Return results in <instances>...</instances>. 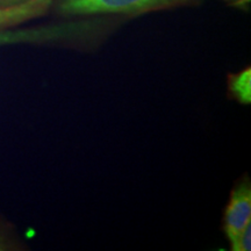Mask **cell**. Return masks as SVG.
Returning a JSON list of instances; mask_svg holds the SVG:
<instances>
[{
  "label": "cell",
  "mask_w": 251,
  "mask_h": 251,
  "mask_svg": "<svg viewBox=\"0 0 251 251\" xmlns=\"http://www.w3.org/2000/svg\"><path fill=\"white\" fill-rule=\"evenodd\" d=\"M236 5H247L250 0H233Z\"/></svg>",
  "instance_id": "7"
},
{
  "label": "cell",
  "mask_w": 251,
  "mask_h": 251,
  "mask_svg": "<svg viewBox=\"0 0 251 251\" xmlns=\"http://www.w3.org/2000/svg\"><path fill=\"white\" fill-rule=\"evenodd\" d=\"M199 0H54L52 8L64 18L135 17L196 4Z\"/></svg>",
  "instance_id": "1"
},
{
  "label": "cell",
  "mask_w": 251,
  "mask_h": 251,
  "mask_svg": "<svg viewBox=\"0 0 251 251\" xmlns=\"http://www.w3.org/2000/svg\"><path fill=\"white\" fill-rule=\"evenodd\" d=\"M228 91L231 98L242 105L251 102V69L246 68L236 74H230L227 80Z\"/></svg>",
  "instance_id": "4"
},
{
  "label": "cell",
  "mask_w": 251,
  "mask_h": 251,
  "mask_svg": "<svg viewBox=\"0 0 251 251\" xmlns=\"http://www.w3.org/2000/svg\"><path fill=\"white\" fill-rule=\"evenodd\" d=\"M233 251H250L251 250V224L238 235L237 240L230 246Z\"/></svg>",
  "instance_id": "5"
},
{
  "label": "cell",
  "mask_w": 251,
  "mask_h": 251,
  "mask_svg": "<svg viewBox=\"0 0 251 251\" xmlns=\"http://www.w3.org/2000/svg\"><path fill=\"white\" fill-rule=\"evenodd\" d=\"M7 249H8L7 240H6V237L4 236V235L0 234V251L7 250Z\"/></svg>",
  "instance_id": "6"
},
{
  "label": "cell",
  "mask_w": 251,
  "mask_h": 251,
  "mask_svg": "<svg viewBox=\"0 0 251 251\" xmlns=\"http://www.w3.org/2000/svg\"><path fill=\"white\" fill-rule=\"evenodd\" d=\"M54 0H0V29L43 17Z\"/></svg>",
  "instance_id": "3"
},
{
  "label": "cell",
  "mask_w": 251,
  "mask_h": 251,
  "mask_svg": "<svg viewBox=\"0 0 251 251\" xmlns=\"http://www.w3.org/2000/svg\"><path fill=\"white\" fill-rule=\"evenodd\" d=\"M251 224V183L246 175L231 191L224 215V230L229 244Z\"/></svg>",
  "instance_id": "2"
}]
</instances>
